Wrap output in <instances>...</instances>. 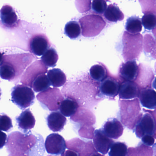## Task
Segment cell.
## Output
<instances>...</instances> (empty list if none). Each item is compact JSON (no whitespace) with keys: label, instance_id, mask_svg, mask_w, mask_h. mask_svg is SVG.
I'll return each instance as SVG.
<instances>
[{"label":"cell","instance_id":"6da1fadb","mask_svg":"<svg viewBox=\"0 0 156 156\" xmlns=\"http://www.w3.org/2000/svg\"><path fill=\"white\" fill-rule=\"evenodd\" d=\"M43 138L41 135L38 137L31 133H11L6 144L8 156H43L45 153Z\"/></svg>","mask_w":156,"mask_h":156},{"label":"cell","instance_id":"7a4b0ae2","mask_svg":"<svg viewBox=\"0 0 156 156\" xmlns=\"http://www.w3.org/2000/svg\"><path fill=\"white\" fill-rule=\"evenodd\" d=\"M34 58L33 55L28 53L2 56L0 69L1 78L9 81L19 79Z\"/></svg>","mask_w":156,"mask_h":156},{"label":"cell","instance_id":"3957f363","mask_svg":"<svg viewBox=\"0 0 156 156\" xmlns=\"http://www.w3.org/2000/svg\"><path fill=\"white\" fill-rule=\"evenodd\" d=\"M119 103L121 122L128 129L134 130L143 115L139 99L120 100Z\"/></svg>","mask_w":156,"mask_h":156},{"label":"cell","instance_id":"277c9868","mask_svg":"<svg viewBox=\"0 0 156 156\" xmlns=\"http://www.w3.org/2000/svg\"><path fill=\"white\" fill-rule=\"evenodd\" d=\"M122 44V55L125 62L139 59L143 48V38L141 34H132L125 31Z\"/></svg>","mask_w":156,"mask_h":156},{"label":"cell","instance_id":"5b68a950","mask_svg":"<svg viewBox=\"0 0 156 156\" xmlns=\"http://www.w3.org/2000/svg\"><path fill=\"white\" fill-rule=\"evenodd\" d=\"M82 34L85 37H93L100 34L104 29L106 23L102 16L99 15H87L79 20Z\"/></svg>","mask_w":156,"mask_h":156},{"label":"cell","instance_id":"8992f818","mask_svg":"<svg viewBox=\"0 0 156 156\" xmlns=\"http://www.w3.org/2000/svg\"><path fill=\"white\" fill-rule=\"evenodd\" d=\"M12 101L21 110L32 105L34 102V93L32 89L25 85L18 84L12 89Z\"/></svg>","mask_w":156,"mask_h":156},{"label":"cell","instance_id":"52a82bcc","mask_svg":"<svg viewBox=\"0 0 156 156\" xmlns=\"http://www.w3.org/2000/svg\"><path fill=\"white\" fill-rule=\"evenodd\" d=\"M38 101L50 111H58L64 100L59 89L49 88L37 95Z\"/></svg>","mask_w":156,"mask_h":156},{"label":"cell","instance_id":"ba28073f","mask_svg":"<svg viewBox=\"0 0 156 156\" xmlns=\"http://www.w3.org/2000/svg\"><path fill=\"white\" fill-rule=\"evenodd\" d=\"M143 111L145 113L143 114L133 130L137 137L140 139L145 136H154L156 131L155 122L153 115L146 109L143 108Z\"/></svg>","mask_w":156,"mask_h":156},{"label":"cell","instance_id":"9c48e42d","mask_svg":"<svg viewBox=\"0 0 156 156\" xmlns=\"http://www.w3.org/2000/svg\"><path fill=\"white\" fill-rule=\"evenodd\" d=\"M122 82L120 78L110 74L108 77L100 83L101 96H105L110 100H114L119 93Z\"/></svg>","mask_w":156,"mask_h":156},{"label":"cell","instance_id":"30bf717a","mask_svg":"<svg viewBox=\"0 0 156 156\" xmlns=\"http://www.w3.org/2000/svg\"><path fill=\"white\" fill-rule=\"evenodd\" d=\"M47 67L42 60L35 61L27 69L21 78V82L31 88L34 80L40 75L47 73Z\"/></svg>","mask_w":156,"mask_h":156},{"label":"cell","instance_id":"8fae6325","mask_svg":"<svg viewBox=\"0 0 156 156\" xmlns=\"http://www.w3.org/2000/svg\"><path fill=\"white\" fill-rule=\"evenodd\" d=\"M45 148L48 154L55 155L62 154L67 148V143L63 136L58 133L48 136L45 141Z\"/></svg>","mask_w":156,"mask_h":156},{"label":"cell","instance_id":"7c38bea8","mask_svg":"<svg viewBox=\"0 0 156 156\" xmlns=\"http://www.w3.org/2000/svg\"><path fill=\"white\" fill-rule=\"evenodd\" d=\"M50 47V43L47 37L42 34L33 35L28 44V49L30 53L38 56L44 55Z\"/></svg>","mask_w":156,"mask_h":156},{"label":"cell","instance_id":"4fadbf2b","mask_svg":"<svg viewBox=\"0 0 156 156\" xmlns=\"http://www.w3.org/2000/svg\"><path fill=\"white\" fill-rule=\"evenodd\" d=\"M92 142H85L78 138H75L67 142V148L75 151L79 156H90L98 151L94 147Z\"/></svg>","mask_w":156,"mask_h":156},{"label":"cell","instance_id":"5bb4252c","mask_svg":"<svg viewBox=\"0 0 156 156\" xmlns=\"http://www.w3.org/2000/svg\"><path fill=\"white\" fill-rule=\"evenodd\" d=\"M138 66L139 71L135 82L140 90L152 88V83L155 79L153 69L150 67L143 64H140Z\"/></svg>","mask_w":156,"mask_h":156},{"label":"cell","instance_id":"9a60e30c","mask_svg":"<svg viewBox=\"0 0 156 156\" xmlns=\"http://www.w3.org/2000/svg\"><path fill=\"white\" fill-rule=\"evenodd\" d=\"M19 20L16 11L11 5H5L1 10V25L5 28L13 29L18 26Z\"/></svg>","mask_w":156,"mask_h":156},{"label":"cell","instance_id":"2e32d148","mask_svg":"<svg viewBox=\"0 0 156 156\" xmlns=\"http://www.w3.org/2000/svg\"><path fill=\"white\" fill-rule=\"evenodd\" d=\"M93 141L94 147L97 151L103 155L108 153L114 143L113 140L106 136L102 129L95 130Z\"/></svg>","mask_w":156,"mask_h":156},{"label":"cell","instance_id":"e0dca14e","mask_svg":"<svg viewBox=\"0 0 156 156\" xmlns=\"http://www.w3.org/2000/svg\"><path fill=\"white\" fill-rule=\"evenodd\" d=\"M139 71V66L135 60H129L122 63L119 69V76L123 81H134Z\"/></svg>","mask_w":156,"mask_h":156},{"label":"cell","instance_id":"ac0fdd59","mask_svg":"<svg viewBox=\"0 0 156 156\" xmlns=\"http://www.w3.org/2000/svg\"><path fill=\"white\" fill-rule=\"evenodd\" d=\"M141 90L134 81H123L122 82L119 90L120 99L132 100L139 97Z\"/></svg>","mask_w":156,"mask_h":156},{"label":"cell","instance_id":"d6986e66","mask_svg":"<svg viewBox=\"0 0 156 156\" xmlns=\"http://www.w3.org/2000/svg\"><path fill=\"white\" fill-rule=\"evenodd\" d=\"M18 128L24 134L29 133L30 130L34 128L35 125V119L30 109L25 110L19 116L16 118Z\"/></svg>","mask_w":156,"mask_h":156},{"label":"cell","instance_id":"ffe728a7","mask_svg":"<svg viewBox=\"0 0 156 156\" xmlns=\"http://www.w3.org/2000/svg\"><path fill=\"white\" fill-rule=\"evenodd\" d=\"M102 129L106 136L112 139H118L123 133V126L116 118L108 120Z\"/></svg>","mask_w":156,"mask_h":156},{"label":"cell","instance_id":"44dd1931","mask_svg":"<svg viewBox=\"0 0 156 156\" xmlns=\"http://www.w3.org/2000/svg\"><path fill=\"white\" fill-rule=\"evenodd\" d=\"M67 118L60 112H51L47 117L49 128L54 132H61L67 123Z\"/></svg>","mask_w":156,"mask_h":156},{"label":"cell","instance_id":"7402d4cb","mask_svg":"<svg viewBox=\"0 0 156 156\" xmlns=\"http://www.w3.org/2000/svg\"><path fill=\"white\" fill-rule=\"evenodd\" d=\"M139 101L143 107L149 109L156 108V92L152 88L141 90L139 94Z\"/></svg>","mask_w":156,"mask_h":156},{"label":"cell","instance_id":"603a6c76","mask_svg":"<svg viewBox=\"0 0 156 156\" xmlns=\"http://www.w3.org/2000/svg\"><path fill=\"white\" fill-rule=\"evenodd\" d=\"M104 18L110 23H117L124 19L125 16L115 4L109 5L103 14Z\"/></svg>","mask_w":156,"mask_h":156},{"label":"cell","instance_id":"cb8c5ba5","mask_svg":"<svg viewBox=\"0 0 156 156\" xmlns=\"http://www.w3.org/2000/svg\"><path fill=\"white\" fill-rule=\"evenodd\" d=\"M47 76L50 84L56 88L63 86L67 81L66 75L59 69H53L49 70Z\"/></svg>","mask_w":156,"mask_h":156},{"label":"cell","instance_id":"d4e9b609","mask_svg":"<svg viewBox=\"0 0 156 156\" xmlns=\"http://www.w3.org/2000/svg\"><path fill=\"white\" fill-rule=\"evenodd\" d=\"M107 67L102 63H99L92 66L90 69V75L93 80L100 83L110 75Z\"/></svg>","mask_w":156,"mask_h":156},{"label":"cell","instance_id":"484cf974","mask_svg":"<svg viewBox=\"0 0 156 156\" xmlns=\"http://www.w3.org/2000/svg\"><path fill=\"white\" fill-rule=\"evenodd\" d=\"M78 108V104L76 100L71 98H67L61 103L60 110L64 116L70 117L76 113Z\"/></svg>","mask_w":156,"mask_h":156},{"label":"cell","instance_id":"4316f807","mask_svg":"<svg viewBox=\"0 0 156 156\" xmlns=\"http://www.w3.org/2000/svg\"><path fill=\"white\" fill-rule=\"evenodd\" d=\"M153 148L141 142L136 147H129L126 156H153Z\"/></svg>","mask_w":156,"mask_h":156},{"label":"cell","instance_id":"83f0119b","mask_svg":"<svg viewBox=\"0 0 156 156\" xmlns=\"http://www.w3.org/2000/svg\"><path fill=\"white\" fill-rule=\"evenodd\" d=\"M143 49L146 54L156 59V39L150 34L144 37Z\"/></svg>","mask_w":156,"mask_h":156},{"label":"cell","instance_id":"f1b7e54d","mask_svg":"<svg viewBox=\"0 0 156 156\" xmlns=\"http://www.w3.org/2000/svg\"><path fill=\"white\" fill-rule=\"evenodd\" d=\"M143 24L141 19L136 16L129 17L125 23V29L132 34H139L142 31Z\"/></svg>","mask_w":156,"mask_h":156},{"label":"cell","instance_id":"f546056e","mask_svg":"<svg viewBox=\"0 0 156 156\" xmlns=\"http://www.w3.org/2000/svg\"><path fill=\"white\" fill-rule=\"evenodd\" d=\"M81 31L80 25L77 21H70L65 25V34L71 39L78 37L81 34Z\"/></svg>","mask_w":156,"mask_h":156},{"label":"cell","instance_id":"4dcf8cb0","mask_svg":"<svg viewBox=\"0 0 156 156\" xmlns=\"http://www.w3.org/2000/svg\"><path fill=\"white\" fill-rule=\"evenodd\" d=\"M45 74L40 75L34 80L31 88L36 92H42L49 88L51 84L47 76Z\"/></svg>","mask_w":156,"mask_h":156},{"label":"cell","instance_id":"1f68e13d","mask_svg":"<svg viewBox=\"0 0 156 156\" xmlns=\"http://www.w3.org/2000/svg\"><path fill=\"white\" fill-rule=\"evenodd\" d=\"M59 56L54 48H49L41 57V60L49 67H54L56 65Z\"/></svg>","mask_w":156,"mask_h":156},{"label":"cell","instance_id":"d6a6232c","mask_svg":"<svg viewBox=\"0 0 156 156\" xmlns=\"http://www.w3.org/2000/svg\"><path fill=\"white\" fill-rule=\"evenodd\" d=\"M128 149L127 146L124 142H114L111 147L109 156H126Z\"/></svg>","mask_w":156,"mask_h":156},{"label":"cell","instance_id":"836d02e7","mask_svg":"<svg viewBox=\"0 0 156 156\" xmlns=\"http://www.w3.org/2000/svg\"><path fill=\"white\" fill-rule=\"evenodd\" d=\"M142 22L145 29L153 30L156 27V15L154 13L145 14L142 17Z\"/></svg>","mask_w":156,"mask_h":156},{"label":"cell","instance_id":"e575fe53","mask_svg":"<svg viewBox=\"0 0 156 156\" xmlns=\"http://www.w3.org/2000/svg\"><path fill=\"white\" fill-rule=\"evenodd\" d=\"M143 13L156 15V0H139Z\"/></svg>","mask_w":156,"mask_h":156},{"label":"cell","instance_id":"d590c367","mask_svg":"<svg viewBox=\"0 0 156 156\" xmlns=\"http://www.w3.org/2000/svg\"><path fill=\"white\" fill-rule=\"evenodd\" d=\"M107 7V2L105 0H93L91 8L94 14L102 15Z\"/></svg>","mask_w":156,"mask_h":156},{"label":"cell","instance_id":"8d00e7d4","mask_svg":"<svg viewBox=\"0 0 156 156\" xmlns=\"http://www.w3.org/2000/svg\"><path fill=\"white\" fill-rule=\"evenodd\" d=\"M0 127L2 131L9 132L13 127L12 119L5 114L2 115L0 118Z\"/></svg>","mask_w":156,"mask_h":156},{"label":"cell","instance_id":"74e56055","mask_svg":"<svg viewBox=\"0 0 156 156\" xmlns=\"http://www.w3.org/2000/svg\"><path fill=\"white\" fill-rule=\"evenodd\" d=\"M91 0H76L75 4L79 12L81 13L89 12L91 8Z\"/></svg>","mask_w":156,"mask_h":156},{"label":"cell","instance_id":"f35d334b","mask_svg":"<svg viewBox=\"0 0 156 156\" xmlns=\"http://www.w3.org/2000/svg\"><path fill=\"white\" fill-rule=\"evenodd\" d=\"M142 143L147 146H151L154 144L155 138L152 136H145L142 138Z\"/></svg>","mask_w":156,"mask_h":156},{"label":"cell","instance_id":"ab89813d","mask_svg":"<svg viewBox=\"0 0 156 156\" xmlns=\"http://www.w3.org/2000/svg\"><path fill=\"white\" fill-rule=\"evenodd\" d=\"M0 137H1L0 146H1V149H2L5 145L6 140H7V136H6V134L5 133L3 132H1V135Z\"/></svg>","mask_w":156,"mask_h":156},{"label":"cell","instance_id":"60d3db41","mask_svg":"<svg viewBox=\"0 0 156 156\" xmlns=\"http://www.w3.org/2000/svg\"><path fill=\"white\" fill-rule=\"evenodd\" d=\"M61 156H79L78 154L72 150H68L65 151Z\"/></svg>","mask_w":156,"mask_h":156},{"label":"cell","instance_id":"b9f144b4","mask_svg":"<svg viewBox=\"0 0 156 156\" xmlns=\"http://www.w3.org/2000/svg\"><path fill=\"white\" fill-rule=\"evenodd\" d=\"M147 112H149V113L153 115V117H154V119L155 122V124H156V108L155 109L154 111H152V110H147ZM155 139H156V131L155 134L154 136Z\"/></svg>","mask_w":156,"mask_h":156},{"label":"cell","instance_id":"7bdbcfd3","mask_svg":"<svg viewBox=\"0 0 156 156\" xmlns=\"http://www.w3.org/2000/svg\"><path fill=\"white\" fill-rule=\"evenodd\" d=\"M153 150H154V155L153 156H156V144H154L153 146Z\"/></svg>","mask_w":156,"mask_h":156},{"label":"cell","instance_id":"ee69618b","mask_svg":"<svg viewBox=\"0 0 156 156\" xmlns=\"http://www.w3.org/2000/svg\"><path fill=\"white\" fill-rule=\"evenodd\" d=\"M153 88H154L156 90V77L155 78L154 80L153 81V84H152Z\"/></svg>","mask_w":156,"mask_h":156},{"label":"cell","instance_id":"f6af8a7d","mask_svg":"<svg viewBox=\"0 0 156 156\" xmlns=\"http://www.w3.org/2000/svg\"><path fill=\"white\" fill-rule=\"evenodd\" d=\"M152 33H153V35H154L155 38L156 39V27L154 28V29L152 30Z\"/></svg>","mask_w":156,"mask_h":156},{"label":"cell","instance_id":"bcb514c9","mask_svg":"<svg viewBox=\"0 0 156 156\" xmlns=\"http://www.w3.org/2000/svg\"><path fill=\"white\" fill-rule=\"evenodd\" d=\"M90 156H105L101 154H99V153H95V154H93L92 155Z\"/></svg>","mask_w":156,"mask_h":156},{"label":"cell","instance_id":"7dc6e473","mask_svg":"<svg viewBox=\"0 0 156 156\" xmlns=\"http://www.w3.org/2000/svg\"><path fill=\"white\" fill-rule=\"evenodd\" d=\"M155 73H156V62L155 64Z\"/></svg>","mask_w":156,"mask_h":156},{"label":"cell","instance_id":"c3c4849f","mask_svg":"<svg viewBox=\"0 0 156 156\" xmlns=\"http://www.w3.org/2000/svg\"><path fill=\"white\" fill-rule=\"evenodd\" d=\"M105 1H106V2H111V0H105Z\"/></svg>","mask_w":156,"mask_h":156}]
</instances>
